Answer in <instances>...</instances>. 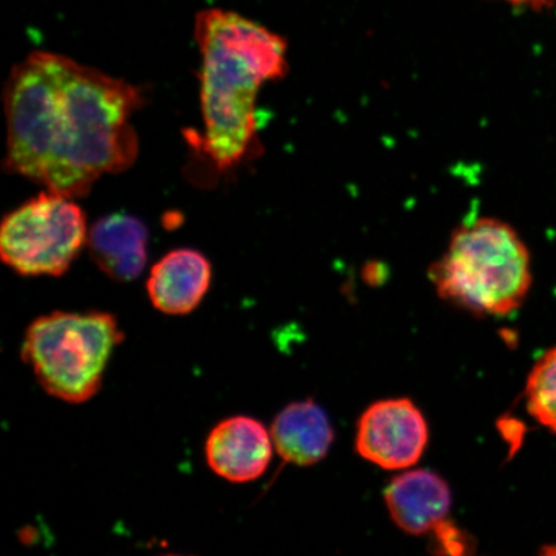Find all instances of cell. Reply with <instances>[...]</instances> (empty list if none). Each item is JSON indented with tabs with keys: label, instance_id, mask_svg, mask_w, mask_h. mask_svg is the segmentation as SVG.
<instances>
[{
	"label": "cell",
	"instance_id": "cell-4",
	"mask_svg": "<svg viewBox=\"0 0 556 556\" xmlns=\"http://www.w3.org/2000/svg\"><path fill=\"white\" fill-rule=\"evenodd\" d=\"M124 336L106 312H53L25 333L21 356L52 397L85 403L99 393L111 354Z\"/></svg>",
	"mask_w": 556,
	"mask_h": 556
},
{
	"label": "cell",
	"instance_id": "cell-10",
	"mask_svg": "<svg viewBox=\"0 0 556 556\" xmlns=\"http://www.w3.org/2000/svg\"><path fill=\"white\" fill-rule=\"evenodd\" d=\"M149 231L134 215L116 213L89 229L90 258L115 281H134L148 262Z\"/></svg>",
	"mask_w": 556,
	"mask_h": 556
},
{
	"label": "cell",
	"instance_id": "cell-8",
	"mask_svg": "<svg viewBox=\"0 0 556 556\" xmlns=\"http://www.w3.org/2000/svg\"><path fill=\"white\" fill-rule=\"evenodd\" d=\"M211 281L212 266L205 255L193 249H177L152 267L148 293L160 312L187 315L203 302Z\"/></svg>",
	"mask_w": 556,
	"mask_h": 556
},
{
	"label": "cell",
	"instance_id": "cell-11",
	"mask_svg": "<svg viewBox=\"0 0 556 556\" xmlns=\"http://www.w3.org/2000/svg\"><path fill=\"white\" fill-rule=\"evenodd\" d=\"M270 435L278 455L299 467L321 462L333 440L328 416L312 401L295 402L285 407L276 416Z\"/></svg>",
	"mask_w": 556,
	"mask_h": 556
},
{
	"label": "cell",
	"instance_id": "cell-7",
	"mask_svg": "<svg viewBox=\"0 0 556 556\" xmlns=\"http://www.w3.org/2000/svg\"><path fill=\"white\" fill-rule=\"evenodd\" d=\"M273 435L258 420L235 416L218 424L205 444L208 467L232 483L255 481L273 460Z\"/></svg>",
	"mask_w": 556,
	"mask_h": 556
},
{
	"label": "cell",
	"instance_id": "cell-2",
	"mask_svg": "<svg viewBox=\"0 0 556 556\" xmlns=\"http://www.w3.org/2000/svg\"><path fill=\"white\" fill-rule=\"evenodd\" d=\"M194 39L201 54L204 134L197 146L220 172L258 150L256 97L287 75L288 43L281 35L232 11H200Z\"/></svg>",
	"mask_w": 556,
	"mask_h": 556
},
{
	"label": "cell",
	"instance_id": "cell-9",
	"mask_svg": "<svg viewBox=\"0 0 556 556\" xmlns=\"http://www.w3.org/2000/svg\"><path fill=\"white\" fill-rule=\"evenodd\" d=\"M386 503L402 531L420 536L447 519L451 491L434 472L413 470L393 478L386 490Z\"/></svg>",
	"mask_w": 556,
	"mask_h": 556
},
{
	"label": "cell",
	"instance_id": "cell-12",
	"mask_svg": "<svg viewBox=\"0 0 556 556\" xmlns=\"http://www.w3.org/2000/svg\"><path fill=\"white\" fill-rule=\"evenodd\" d=\"M528 413L556 434V345L534 364L526 386Z\"/></svg>",
	"mask_w": 556,
	"mask_h": 556
},
{
	"label": "cell",
	"instance_id": "cell-13",
	"mask_svg": "<svg viewBox=\"0 0 556 556\" xmlns=\"http://www.w3.org/2000/svg\"><path fill=\"white\" fill-rule=\"evenodd\" d=\"M435 546L441 548V553L458 555L467 553L470 546L468 536H465L462 530L450 523L446 519L435 528Z\"/></svg>",
	"mask_w": 556,
	"mask_h": 556
},
{
	"label": "cell",
	"instance_id": "cell-14",
	"mask_svg": "<svg viewBox=\"0 0 556 556\" xmlns=\"http://www.w3.org/2000/svg\"><path fill=\"white\" fill-rule=\"evenodd\" d=\"M505 2L516 5H530L533 9H544V7L553 4L554 0H505Z\"/></svg>",
	"mask_w": 556,
	"mask_h": 556
},
{
	"label": "cell",
	"instance_id": "cell-3",
	"mask_svg": "<svg viewBox=\"0 0 556 556\" xmlns=\"http://www.w3.org/2000/svg\"><path fill=\"white\" fill-rule=\"evenodd\" d=\"M430 278L446 301L478 315L509 316L531 290L530 250L506 222L472 217L452 233Z\"/></svg>",
	"mask_w": 556,
	"mask_h": 556
},
{
	"label": "cell",
	"instance_id": "cell-1",
	"mask_svg": "<svg viewBox=\"0 0 556 556\" xmlns=\"http://www.w3.org/2000/svg\"><path fill=\"white\" fill-rule=\"evenodd\" d=\"M4 168L70 199L135 164L141 90L66 55L33 52L3 90Z\"/></svg>",
	"mask_w": 556,
	"mask_h": 556
},
{
	"label": "cell",
	"instance_id": "cell-5",
	"mask_svg": "<svg viewBox=\"0 0 556 556\" xmlns=\"http://www.w3.org/2000/svg\"><path fill=\"white\" fill-rule=\"evenodd\" d=\"M87 217L74 199L41 192L3 219L0 254L21 276L64 275L88 240Z\"/></svg>",
	"mask_w": 556,
	"mask_h": 556
},
{
	"label": "cell",
	"instance_id": "cell-6",
	"mask_svg": "<svg viewBox=\"0 0 556 556\" xmlns=\"http://www.w3.org/2000/svg\"><path fill=\"white\" fill-rule=\"evenodd\" d=\"M428 438L427 421L414 402L386 400L374 403L361 416L356 448L382 469H407L420 460Z\"/></svg>",
	"mask_w": 556,
	"mask_h": 556
}]
</instances>
